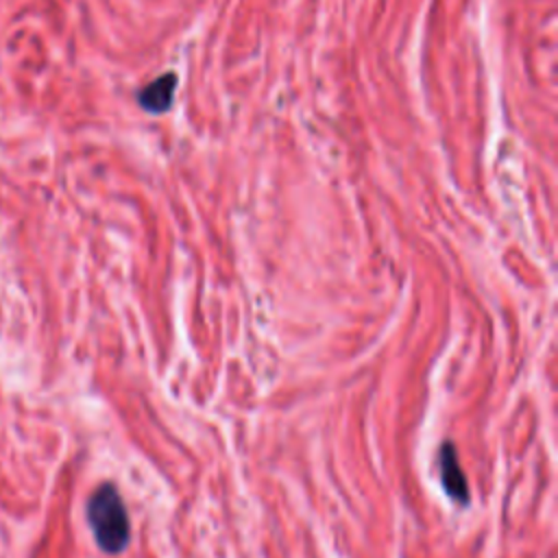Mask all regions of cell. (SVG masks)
Instances as JSON below:
<instances>
[{
	"label": "cell",
	"instance_id": "1",
	"mask_svg": "<svg viewBox=\"0 0 558 558\" xmlns=\"http://www.w3.org/2000/svg\"><path fill=\"white\" fill-rule=\"evenodd\" d=\"M87 523L92 527L96 545L105 554H120L131 538V521L120 490L105 482L87 501Z\"/></svg>",
	"mask_w": 558,
	"mask_h": 558
},
{
	"label": "cell",
	"instance_id": "2",
	"mask_svg": "<svg viewBox=\"0 0 558 558\" xmlns=\"http://www.w3.org/2000/svg\"><path fill=\"white\" fill-rule=\"evenodd\" d=\"M438 475L449 499L464 506L469 501V486L458 460V449L449 440H445L438 449Z\"/></svg>",
	"mask_w": 558,
	"mask_h": 558
},
{
	"label": "cell",
	"instance_id": "3",
	"mask_svg": "<svg viewBox=\"0 0 558 558\" xmlns=\"http://www.w3.org/2000/svg\"><path fill=\"white\" fill-rule=\"evenodd\" d=\"M174 89H177V74L174 72H166V74L157 76L155 81H150L137 94V100H140L142 109H146L150 113H163L172 105Z\"/></svg>",
	"mask_w": 558,
	"mask_h": 558
}]
</instances>
